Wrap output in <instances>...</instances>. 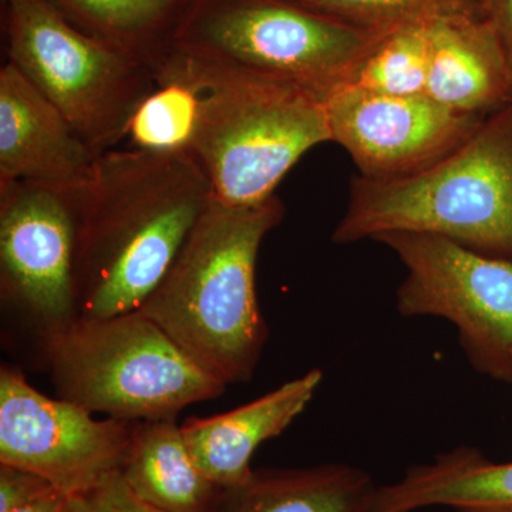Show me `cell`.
Wrapping results in <instances>:
<instances>
[{"label":"cell","instance_id":"25","mask_svg":"<svg viewBox=\"0 0 512 512\" xmlns=\"http://www.w3.org/2000/svg\"><path fill=\"white\" fill-rule=\"evenodd\" d=\"M66 495L60 491H52V493L43 495L39 500L33 501L28 505L16 508L10 512H63L64 504H66Z\"/></svg>","mask_w":512,"mask_h":512},{"label":"cell","instance_id":"1","mask_svg":"<svg viewBox=\"0 0 512 512\" xmlns=\"http://www.w3.org/2000/svg\"><path fill=\"white\" fill-rule=\"evenodd\" d=\"M212 200L190 153L113 148L73 188V281L79 318L138 311Z\"/></svg>","mask_w":512,"mask_h":512},{"label":"cell","instance_id":"26","mask_svg":"<svg viewBox=\"0 0 512 512\" xmlns=\"http://www.w3.org/2000/svg\"><path fill=\"white\" fill-rule=\"evenodd\" d=\"M6 2L12 3V2H15V0H6Z\"/></svg>","mask_w":512,"mask_h":512},{"label":"cell","instance_id":"17","mask_svg":"<svg viewBox=\"0 0 512 512\" xmlns=\"http://www.w3.org/2000/svg\"><path fill=\"white\" fill-rule=\"evenodd\" d=\"M377 485L362 468H262L229 495L231 512H370Z\"/></svg>","mask_w":512,"mask_h":512},{"label":"cell","instance_id":"27","mask_svg":"<svg viewBox=\"0 0 512 512\" xmlns=\"http://www.w3.org/2000/svg\"><path fill=\"white\" fill-rule=\"evenodd\" d=\"M510 384H511V387H512V379H511V382H510Z\"/></svg>","mask_w":512,"mask_h":512},{"label":"cell","instance_id":"3","mask_svg":"<svg viewBox=\"0 0 512 512\" xmlns=\"http://www.w3.org/2000/svg\"><path fill=\"white\" fill-rule=\"evenodd\" d=\"M157 70L181 77L197 92L190 154L221 204L252 207L271 200L309 150L332 143L325 97L302 84L175 46Z\"/></svg>","mask_w":512,"mask_h":512},{"label":"cell","instance_id":"20","mask_svg":"<svg viewBox=\"0 0 512 512\" xmlns=\"http://www.w3.org/2000/svg\"><path fill=\"white\" fill-rule=\"evenodd\" d=\"M154 79L156 87L140 104L128 127L131 147L190 153L197 126V92L190 83L165 70L154 72Z\"/></svg>","mask_w":512,"mask_h":512},{"label":"cell","instance_id":"24","mask_svg":"<svg viewBox=\"0 0 512 512\" xmlns=\"http://www.w3.org/2000/svg\"><path fill=\"white\" fill-rule=\"evenodd\" d=\"M481 6L503 43L512 72V0H481Z\"/></svg>","mask_w":512,"mask_h":512},{"label":"cell","instance_id":"10","mask_svg":"<svg viewBox=\"0 0 512 512\" xmlns=\"http://www.w3.org/2000/svg\"><path fill=\"white\" fill-rule=\"evenodd\" d=\"M133 421L93 413L37 392L18 369L0 367V464L25 468L72 497L120 471Z\"/></svg>","mask_w":512,"mask_h":512},{"label":"cell","instance_id":"14","mask_svg":"<svg viewBox=\"0 0 512 512\" xmlns=\"http://www.w3.org/2000/svg\"><path fill=\"white\" fill-rule=\"evenodd\" d=\"M426 96L448 109L488 117L512 104V72L494 26L481 15L427 23Z\"/></svg>","mask_w":512,"mask_h":512},{"label":"cell","instance_id":"5","mask_svg":"<svg viewBox=\"0 0 512 512\" xmlns=\"http://www.w3.org/2000/svg\"><path fill=\"white\" fill-rule=\"evenodd\" d=\"M39 342L57 396L93 414L175 420L227 389L140 311L79 318Z\"/></svg>","mask_w":512,"mask_h":512},{"label":"cell","instance_id":"6","mask_svg":"<svg viewBox=\"0 0 512 512\" xmlns=\"http://www.w3.org/2000/svg\"><path fill=\"white\" fill-rule=\"evenodd\" d=\"M9 62L72 124L97 156L116 148L144 99L153 70L77 29L52 0L9 3Z\"/></svg>","mask_w":512,"mask_h":512},{"label":"cell","instance_id":"18","mask_svg":"<svg viewBox=\"0 0 512 512\" xmlns=\"http://www.w3.org/2000/svg\"><path fill=\"white\" fill-rule=\"evenodd\" d=\"M70 22L151 70L173 46L192 0H52Z\"/></svg>","mask_w":512,"mask_h":512},{"label":"cell","instance_id":"7","mask_svg":"<svg viewBox=\"0 0 512 512\" xmlns=\"http://www.w3.org/2000/svg\"><path fill=\"white\" fill-rule=\"evenodd\" d=\"M390 29L366 28L289 0H192L173 46L284 77L326 97Z\"/></svg>","mask_w":512,"mask_h":512},{"label":"cell","instance_id":"23","mask_svg":"<svg viewBox=\"0 0 512 512\" xmlns=\"http://www.w3.org/2000/svg\"><path fill=\"white\" fill-rule=\"evenodd\" d=\"M55 490L49 481L32 471L0 464V512L16 510Z\"/></svg>","mask_w":512,"mask_h":512},{"label":"cell","instance_id":"15","mask_svg":"<svg viewBox=\"0 0 512 512\" xmlns=\"http://www.w3.org/2000/svg\"><path fill=\"white\" fill-rule=\"evenodd\" d=\"M448 507L458 512H512V463H493L460 446L414 466L396 483L377 487L370 512H416Z\"/></svg>","mask_w":512,"mask_h":512},{"label":"cell","instance_id":"9","mask_svg":"<svg viewBox=\"0 0 512 512\" xmlns=\"http://www.w3.org/2000/svg\"><path fill=\"white\" fill-rule=\"evenodd\" d=\"M73 190L0 181V298L39 340L79 319Z\"/></svg>","mask_w":512,"mask_h":512},{"label":"cell","instance_id":"11","mask_svg":"<svg viewBox=\"0 0 512 512\" xmlns=\"http://www.w3.org/2000/svg\"><path fill=\"white\" fill-rule=\"evenodd\" d=\"M332 143L362 177L417 173L463 144L487 117L448 109L426 94L394 96L340 86L325 97Z\"/></svg>","mask_w":512,"mask_h":512},{"label":"cell","instance_id":"13","mask_svg":"<svg viewBox=\"0 0 512 512\" xmlns=\"http://www.w3.org/2000/svg\"><path fill=\"white\" fill-rule=\"evenodd\" d=\"M322 380V370L312 369L231 412L185 421V443L202 473L229 494L245 487L255 451L305 412Z\"/></svg>","mask_w":512,"mask_h":512},{"label":"cell","instance_id":"2","mask_svg":"<svg viewBox=\"0 0 512 512\" xmlns=\"http://www.w3.org/2000/svg\"><path fill=\"white\" fill-rule=\"evenodd\" d=\"M278 197L229 207L212 198L180 254L138 309L224 384L254 376L269 330L256 295V261L281 224Z\"/></svg>","mask_w":512,"mask_h":512},{"label":"cell","instance_id":"16","mask_svg":"<svg viewBox=\"0 0 512 512\" xmlns=\"http://www.w3.org/2000/svg\"><path fill=\"white\" fill-rule=\"evenodd\" d=\"M120 473L143 503L161 512H222L231 495L202 473L175 420L133 421Z\"/></svg>","mask_w":512,"mask_h":512},{"label":"cell","instance_id":"19","mask_svg":"<svg viewBox=\"0 0 512 512\" xmlns=\"http://www.w3.org/2000/svg\"><path fill=\"white\" fill-rule=\"evenodd\" d=\"M427 74V23H414L387 30L343 86L394 96H416L426 94Z\"/></svg>","mask_w":512,"mask_h":512},{"label":"cell","instance_id":"22","mask_svg":"<svg viewBox=\"0 0 512 512\" xmlns=\"http://www.w3.org/2000/svg\"><path fill=\"white\" fill-rule=\"evenodd\" d=\"M63 512H161L130 490L120 471L96 487L66 498Z\"/></svg>","mask_w":512,"mask_h":512},{"label":"cell","instance_id":"21","mask_svg":"<svg viewBox=\"0 0 512 512\" xmlns=\"http://www.w3.org/2000/svg\"><path fill=\"white\" fill-rule=\"evenodd\" d=\"M296 5L375 29L429 23L451 15L484 16L481 0H289Z\"/></svg>","mask_w":512,"mask_h":512},{"label":"cell","instance_id":"4","mask_svg":"<svg viewBox=\"0 0 512 512\" xmlns=\"http://www.w3.org/2000/svg\"><path fill=\"white\" fill-rule=\"evenodd\" d=\"M392 232L439 235L512 261V104L424 170L353 178L332 241L355 244Z\"/></svg>","mask_w":512,"mask_h":512},{"label":"cell","instance_id":"12","mask_svg":"<svg viewBox=\"0 0 512 512\" xmlns=\"http://www.w3.org/2000/svg\"><path fill=\"white\" fill-rule=\"evenodd\" d=\"M97 157L15 64L0 69V181L73 190Z\"/></svg>","mask_w":512,"mask_h":512},{"label":"cell","instance_id":"8","mask_svg":"<svg viewBox=\"0 0 512 512\" xmlns=\"http://www.w3.org/2000/svg\"><path fill=\"white\" fill-rule=\"evenodd\" d=\"M375 241L392 249L406 276L396 308L404 318H440L456 328L470 365L512 379V261L439 235L392 232Z\"/></svg>","mask_w":512,"mask_h":512}]
</instances>
